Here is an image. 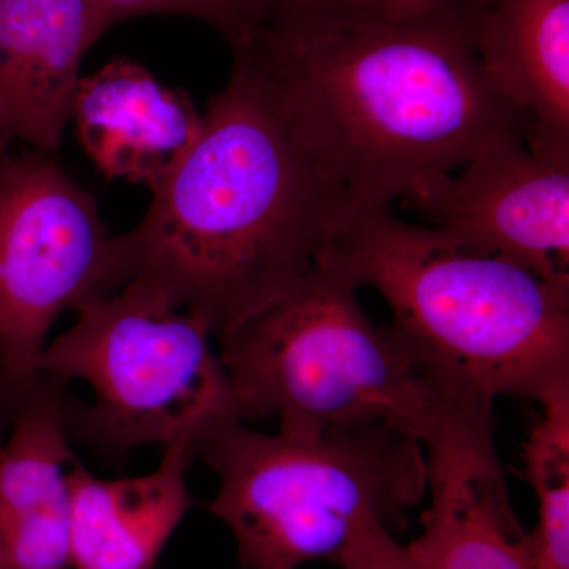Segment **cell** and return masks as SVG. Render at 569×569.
Wrapping results in <instances>:
<instances>
[{
    "instance_id": "1",
    "label": "cell",
    "mask_w": 569,
    "mask_h": 569,
    "mask_svg": "<svg viewBox=\"0 0 569 569\" xmlns=\"http://www.w3.org/2000/svg\"><path fill=\"white\" fill-rule=\"evenodd\" d=\"M252 59L296 133L351 204L417 197L530 134L482 70L452 0L411 17L332 3L274 11L231 47Z\"/></svg>"
},
{
    "instance_id": "2",
    "label": "cell",
    "mask_w": 569,
    "mask_h": 569,
    "mask_svg": "<svg viewBox=\"0 0 569 569\" xmlns=\"http://www.w3.org/2000/svg\"><path fill=\"white\" fill-rule=\"evenodd\" d=\"M348 206L261 71L234 48L200 140L153 190L141 222L118 236L123 277L217 337L306 279Z\"/></svg>"
},
{
    "instance_id": "3",
    "label": "cell",
    "mask_w": 569,
    "mask_h": 569,
    "mask_svg": "<svg viewBox=\"0 0 569 569\" xmlns=\"http://www.w3.org/2000/svg\"><path fill=\"white\" fill-rule=\"evenodd\" d=\"M321 258L383 296L392 325L467 395L541 403L569 388V287L391 206L351 204Z\"/></svg>"
},
{
    "instance_id": "4",
    "label": "cell",
    "mask_w": 569,
    "mask_h": 569,
    "mask_svg": "<svg viewBox=\"0 0 569 569\" xmlns=\"http://www.w3.org/2000/svg\"><path fill=\"white\" fill-rule=\"evenodd\" d=\"M219 339L239 417L279 430L383 425L422 447L493 410L463 392L396 325L373 323L358 288L321 258L309 276Z\"/></svg>"
},
{
    "instance_id": "5",
    "label": "cell",
    "mask_w": 569,
    "mask_h": 569,
    "mask_svg": "<svg viewBox=\"0 0 569 569\" xmlns=\"http://www.w3.org/2000/svg\"><path fill=\"white\" fill-rule=\"evenodd\" d=\"M197 455L219 477L208 508L246 569L336 563L366 523L403 529L429 489L425 447L383 425L264 433L238 422Z\"/></svg>"
},
{
    "instance_id": "6",
    "label": "cell",
    "mask_w": 569,
    "mask_h": 569,
    "mask_svg": "<svg viewBox=\"0 0 569 569\" xmlns=\"http://www.w3.org/2000/svg\"><path fill=\"white\" fill-rule=\"evenodd\" d=\"M77 313V323L36 361V376L92 389L89 406L66 399L69 432L119 456L144 445H186L197 452L242 422L201 318L133 280Z\"/></svg>"
},
{
    "instance_id": "7",
    "label": "cell",
    "mask_w": 569,
    "mask_h": 569,
    "mask_svg": "<svg viewBox=\"0 0 569 569\" xmlns=\"http://www.w3.org/2000/svg\"><path fill=\"white\" fill-rule=\"evenodd\" d=\"M126 284L118 236L99 203L54 160L0 156V411L36 381L51 326Z\"/></svg>"
},
{
    "instance_id": "8",
    "label": "cell",
    "mask_w": 569,
    "mask_h": 569,
    "mask_svg": "<svg viewBox=\"0 0 569 569\" xmlns=\"http://www.w3.org/2000/svg\"><path fill=\"white\" fill-rule=\"evenodd\" d=\"M400 203L426 227L569 287V167L538 159L523 140L493 146Z\"/></svg>"
},
{
    "instance_id": "9",
    "label": "cell",
    "mask_w": 569,
    "mask_h": 569,
    "mask_svg": "<svg viewBox=\"0 0 569 569\" xmlns=\"http://www.w3.org/2000/svg\"><path fill=\"white\" fill-rule=\"evenodd\" d=\"M493 430V411H486L425 448L429 505L421 533L406 546L422 569H533Z\"/></svg>"
},
{
    "instance_id": "10",
    "label": "cell",
    "mask_w": 569,
    "mask_h": 569,
    "mask_svg": "<svg viewBox=\"0 0 569 569\" xmlns=\"http://www.w3.org/2000/svg\"><path fill=\"white\" fill-rule=\"evenodd\" d=\"M111 26L91 0H0V156L58 151L82 58Z\"/></svg>"
},
{
    "instance_id": "11",
    "label": "cell",
    "mask_w": 569,
    "mask_h": 569,
    "mask_svg": "<svg viewBox=\"0 0 569 569\" xmlns=\"http://www.w3.org/2000/svg\"><path fill=\"white\" fill-rule=\"evenodd\" d=\"M66 383L37 376L0 447V568L70 567V471Z\"/></svg>"
},
{
    "instance_id": "12",
    "label": "cell",
    "mask_w": 569,
    "mask_h": 569,
    "mask_svg": "<svg viewBox=\"0 0 569 569\" xmlns=\"http://www.w3.org/2000/svg\"><path fill=\"white\" fill-rule=\"evenodd\" d=\"M482 70L529 118L527 146L569 167V0H452Z\"/></svg>"
},
{
    "instance_id": "13",
    "label": "cell",
    "mask_w": 569,
    "mask_h": 569,
    "mask_svg": "<svg viewBox=\"0 0 569 569\" xmlns=\"http://www.w3.org/2000/svg\"><path fill=\"white\" fill-rule=\"evenodd\" d=\"M78 142L107 179L151 192L178 170L203 133V114L130 59H112L81 78L71 104Z\"/></svg>"
},
{
    "instance_id": "14",
    "label": "cell",
    "mask_w": 569,
    "mask_h": 569,
    "mask_svg": "<svg viewBox=\"0 0 569 569\" xmlns=\"http://www.w3.org/2000/svg\"><path fill=\"white\" fill-rule=\"evenodd\" d=\"M194 449L174 445L148 475L100 479L71 468L70 565L74 569H152L193 498L187 488Z\"/></svg>"
},
{
    "instance_id": "15",
    "label": "cell",
    "mask_w": 569,
    "mask_h": 569,
    "mask_svg": "<svg viewBox=\"0 0 569 569\" xmlns=\"http://www.w3.org/2000/svg\"><path fill=\"white\" fill-rule=\"evenodd\" d=\"M523 447V471L538 500L529 531L533 569H569V388L542 400Z\"/></svg>"
},
{
    "instance_id": "16",
    "label": "cell",
    "mask_w": 569,
    "mask_h": 569,
    "mask_svg": "<svg viewBox=\"0 0 569 569\" xmlns=\"http://www.w3.org/2000/svg\"><path fill=\"white\" fill-rule=\"evenodd\" d=\"M111 24L141 14H182L213 26L230 47L252 39L271 21L277 0H91Z\"/></svg>"
},
{
    "instance_id": "17",
    "label": "cell",
    "mask_w": 569,
    "mask_h": 569,
    "mask_svg": "<svg viewBox=\"0 0 569 569\" xmlns=\"http://www.w3.org/2000/svg\"><path fill=\"white\" fill-rule=\"evenodd\" d=\"M340 569H422L395 535L377 522L356 531L336 561Z\"/></svg>"
},
{
    "instance_id": "18",
    "label": "cell",
    "mask_w": 569,
    "mask_h": 569,
    "mask_svg": "<svg viewBox=\"0 0 569 569\" xmlns=\"http://www.w3.org/2000/svg\"><path fill=\"white\" fill-rule=\"evenodd\" d=\"M443 0H336L339 6L383 17H411L436 9Z\"/></svg>"
},
{
    "instance_id": "19",
    "label": "cell",
    "mask_w": 569,
    "mask_h": 569,
    "mask_svg": "<svg viewBox=\"0 0 569 569\" xmlns=\"http://www.w3.org/2000/svg\"><path fill=\"white\" fill-rule=\"evenodd\" d=\"M336 0H277L276 11H306L323 9L332 6Z\"/></svg>"
},
{
    "instance_id": "20",
    "label": "cell",
    "mask_w": 569,
    "mask_h": 569,
    "mask_svg": "<svg viewBox=\"0 0 569 569\" xmlns=\"http://www.w3.org/2000/svg\"><path fill=\"white\" fill-rule=\"evenodd\" d=\"M0 569H2V568H0Z\"/></svg>"
}]
</instances>
